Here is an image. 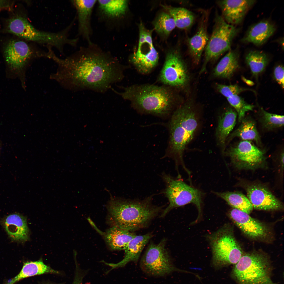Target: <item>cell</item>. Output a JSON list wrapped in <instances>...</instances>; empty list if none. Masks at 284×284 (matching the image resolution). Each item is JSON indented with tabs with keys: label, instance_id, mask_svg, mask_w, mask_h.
I'll return each mask as SVG.
<instances>
[{
	"label": "cell",
	"instance_id": "cell-1",
	"mask_svg": "<svg viewBox=\"0 0 284 284\" xmlns=\"http://www.w3.org/2000/svg\"><path fill=\"white\" fill-rule=\"evenodd\" d=\"M49 58L57 64L50 78L65 89L103 93L123 78L124 67L118 60L92 43L65 59L53 52Z\"/></svg>",
	"mask_w": 284,
	"mask_h": 284
},
{
	"label": "cell",
	"instance_id": "cell-2",
	"mask_svg": "<svg viewBox=\"0 0 284 284\" xmlns=\"http://www.w3.org/2000/svg\"><path fill=\"white\" fill-rule=\"evenodd\" d=\"M194 107L191 101L179 106L173 112L167 124L169 138L162 158L172 159L178 174L179 173V168L181 166L187 173L190 172L185 165L183 156L199 126L198 117Z\"/></svg>",
	"mask_w": 284,
	"mask_h": 284
},
{
	"label": "cell",
	"instance_id": "cell-3",
	"mask_svg": "<svg viewBox=\"0 0 284 284\" xmlns=\"http://www.w3.org/2000/svg\"><path fill=\"white\" fill-rule=\"evenodd\" d=\"M173 88L151 84H135L115 92L130 102L139 114L169 118L176 108L177 99Z\"/></svg>",
	"mask_w": 284,
	"mask_h": 284
},
{
	"label": "cell",
	"instance_id": "cell-4",
	"mask_svg": "<svg viewBox=\"0 0 284 284\" xmlns=\"http://www.w3.org/2000/svg\"><path fill=\"white\" fill-rule=\"evenodd\" d=\"M153 196L142 200L111 197L107 208L115 226L130 231L147 226L163 210L153 204Z\"/></svg>",
	"mask_w": 284,
	"mask_h": 284
},
{
	"label": "cell",
	"instance_id": "cell-5",
	"mask_svg": "<svg viewBox=\"0 0 284 284\" xmlns=\"http://www.w3.org/2000/svg\"><path fill=\"white\" fill-rule=\"evenodd\" d=\"M161 177L165 184L161 192L168 199V205L163 210L160 217L165 216L174 208L192 203L197 209L198 215L196 222L200 219L205 193L198 189L189 185L181 178H175L163 173Z\"/></svg>",
	"mask_w": 284,
	"mask_h": 284
},
{
	"label": "cell",
	"instance_id": "cell-6",
	"mask_svg": "<svg viewBox=\"0 0 284 284\" xmlns=\"http://www.w3.org/2000/svg\"><path fill=\"white\" fill-rule=\"evenodd\" d=\"M271 269L266 256L252 253L242 256L232 275L239 284H274L270 277Z\"/></svg>",
	"mask_w": 284,
	"mask_h": 284
},
{
	"label": "cell",
	"instance_id": "cell-7",
	"mask_svg": "<svg viewBox=\"0 0 284 284\" xmlns=\"http://www.w3.org/2000/svg\"><path fill=\"white\" fill-rule=\"evenodd\" d=\"M215 19L212 33L205 49L201 73L204 71L209 62L231 49L232 41L239 32V28L227 23L221 16L217 14Z\"/></svg>",
	"mask_w": 284,
	"mask_h": 284
},
{
	"label": "cell",
	"instance_id": "cell-8",
	"mask_svg": "<svg viewBox=\"0 0 284 284\" xmlns=\"http://www.w3.org/2000/svg\"><path fill=\"white\" fill-rule=\"evenodd\" d=\"M212 253V262L217 267L236 264L242 250L231 233L222 227L207 236Z\"/></svg>",
	"mask_w": 284,
	"mask_h": 284
},
{
	"label": "cell",
	"instance_id": "cell-9",
	"mask_svg": "<svg viewBox=\"0 0 284 284\" xmlns=\"http://www.w3.org/2000/svg\"><path fill=\"white\" fill-rule=\"evenodd\" d=\"M166 241L164 238L158 244L151 242L148 246L140 263L141 270L147 275L160 277L175 271L185 272L173 264L166 248Z\"/></svg>",
	"mask_w": 284,
	"mask_h": 284
},
{
	"label": "cell",
	"instance_id": "cell-10",
	"mask_svg": "<svg viewBox=\"0 0 284 284\" xmlns=\"http://www.w3.org/2000/svg\"><path fill=\"white\" fill-rule=\"evenodd\" d=\"M46 52L33 48L22 40H12L7 44L4 55L9 68L21 77L23 87L25 88L26 70L32 61L40 57H46Z\"/></svg>",
	"mask_w": 284,
	"mask_h": 284
},
{
	"label": "cell",
	"instance_id": "cell-11",
	"mask_svg": "<svg viewBox=\"0 0 284 284\" xmlns=\"http://www.w3.org/2000/svg\"><path fill=\"white\" fill-rule=\"evenodd\" d=\"M252 141L241 140L226 149L223 154L238 168L253 169L263 166L266 161L265 151Z\"/></svg>",
	"mask_w": 284,
	"mask_h": 284
},
{
	"label": "cell",
	"instance_id": "cell-12",
	"mask_svg": "<svg viewBox=\"0 0 284 284\" xmlns=\"http://www.w3.org/2000/svg\"><path fill=\"white\" fill-rule=\"evenodd\" d=\"M158 78L164 85L173 88H181L187 84V69L178 51L171 50L166 54Z\"/></svg>",
	"mask_w": 284,
	"mask_h": 284
},
{
	"label": "cell",
	"instance_id": "cell-13",
	"mask_svg": "<svg viewBox=\"0 0 284 284\" xmlns=\"http://www.w3.org/2000/svg\"><path fill=\"white\" fill-rule=\"evenodd\" d=\"M246 187L247 198L253 208L265 210L282 209V202L263 185L254 183L248 185Z\"/></svg>",
	"mask_w": 284,
	"mask_h": 284
},
{
	"label": "cell",
	"instance_id": "cell-14",
	"mask_svg": "<svg viewBox=\"0 0 284 284\" xmlns=\"http://www.w3.org/2000/svg\"><path fill=\"white\" fill-rule=\"evenodd\" d=\"M253 0H224L218 1L222 17L227 23L233 25L240 23L246 13L255 2Z\"/></svg>",
	"mask_w": 284,
	"mask_h": 284
},
{
	"label": "cell",
	"instance_id": "cell-15",
	"mask_svg": "<svg viewBox=\"0 0 284 284\" xmlns=\"http://www.w3.org/2000/svg\"><path fill=\"white\" fill-rule=\"evenodd\" d=\"M229 215L240 229L248 236L260 238L266 235L267 230L265 226L248 214L233 208L230 211Z\"/></svg>",
	"mask_w": 284,
	"mask_h": 284
},
{
	"label": "cell",
	"instance_id": "cell-16",
	"mask_svg": "<svg viewBox=\"0 0 284 284\" xmlns=\"http://www.w3.org/2000/svg\"><path fill=\"white\" fill-rule=\"evenodd\" d=\"M203 13L196 32L187 40L189 53L194 62L197 64L200 60L209 39L207 31L208 14L206 12Z\"/></svg>",
	"mask_w": 284,
	"mask_h": 284
},
{
	"label": "cell",
	"instance_id": "cell-17",
	"mask_svg": "<svg viewBox=\"0 0 284 284\" xmlns=\"http://www.w3.org/2000/svg\"><path fill=\"white\" fill-rule=\"evenodd\" d=\"M152 236V234L150 233L136 235L129 242L124 250L125 256L122 260L116 263L104 262L105 265L111 267L110 270L106 272V274L114 269L124 267L130 262L136 263L143 250Z\"/></svg>",
	"mask_w": 284,
	"mask_h": 284
},
{
	"label": "cell",
	"instance_id": "cell-18",
	"mask_svg": "<svg viewBox=\"0 0 284 284\" xmlns=\"http://www.w3.org/2000/svg\"><path fill=\"white\" fill-rule=\"evenodd\" d=\"M237 120L236 112L230 107L226 109L219 117L215 136L217 145L223 154L226 149L227 139L232 132Z\"/></svg>",
	"mask_w": 284,
	"mask_h": 284
},
{
	"label": "cell",
	"instance_id": "cell-19",
	"mask_svg": "<svg viewBox=\"0 0 284 284\" xmlns=\"http://www.w3.org/2000/svg\"><path fill=\"white\" fill-rule=\"evenodd\" d=\"M97 2L95 0L72 1L77 12L79 34L89 44L92 43L90 39L92 30L91 17L93 10Z\"/></svg>",
	"mask_w": 284,
	"mask_h": 284
},
{
	"label": "cell",
	"instance_id": "cell-20",
	"mask_svg": "<svg viewBox=\"0 0 284 284\" xmlns=\"http://www.w3.org/2000/svg\"><path fill=\"white\" fill-rule=\"evenodd\" d=\"M276 30L275 25L271 22L263 20L251 26L241 40L244 43L260 46L267 41Z\"/></svg>",
	"mask_w": 284,
	"mask_h": 284
},
{
	"label": "cell",
	"instance_id": "cell-21",
	"mask_svg": "<svg viewBox=\"0 0 284 284\" xmlns=\"http://www.w3.org/2000/svg\"><path fill=\"white\" fill-rule=\"evenodd\" d=\"M2 224L12 240L21 241L28 240L29 230L24 217L17 214L10 215L3 220Z\"/></svg>",
	"mask_w": 284,
	"mask_h": 284
},
{
	"label": "cell",
	"instance_id": "cell-22",
	"mask_svg": "<svg viewBox=\"0 0 284 284\" xmlns=\"http://www.w3.org/2000/svg\"><path fill=\"white\" fill-rule=\"evenodd\" d=\"M240 123L239 126L231 133L227 139L226 147L233 139L237 137L241 140L252 141L261 147L262 143L255 120L250 116H246Z\"/></svg>",
	"mask_w": 284,
	"mask_h": 284
},
{
	"label": "cell",
	"instance_id": "cell-23",
	"mask_svg": "<svg viewBox=\"0 0 284 284\" xmlns=\"http://www.w3.org/2000/svg\"><path fill=\"white\" fill-rule=\"evenodd\" d=\"M238 48L231 49L220 60L215 67V77L229 79L239 68V53Z\"/></svg>",
	"mask_w": 284,
	"mask_h": 284
},
{
	"label": "cell",
	"instance_id": "cell-24",
	"mask_svg": "<svg viewBox=\"0 0 284 284\" xmlns=\"http://www.w3.org/2000/svg\"><path fill=\"white\" fill-rule=\"evenodd\" d=\"M105 241L112 249L125 250L130 240L136 235L129 231L114 226L104 234Z\"/></svg>",
	"mask_w": 284,
	"mask_h": 284
},
{
	"label": "cell",
	"instance_id": "cell-25",
	"mask_svg": "<svg viewBox=\"0 0 284 284\" xmlns=\"http://www.w3.org/2000/svg\"><path fill=\"white\" fill-rule=\"evenodd\" d=\"M60 274L59 272L45 264L42 260L24 263L19 274L6 284H13L25 278L45 273Z\"/></svg>",
	"mask_w": 284,
	"mask_h": 284
},
{
	"label": "cell",
	"instance_id": "cell-26",
	"mask_svg": "<svg viewBox=\"0 0 284 284\" xmlns=\"http://www.w3.org/2000/svg\"><path fill=\"white\" fill-rule=\"evenodd\" d=\"M97 2L100 12L109 19L120 18L125 14L128 7L126 0H98Z\"/></svg>",
	"mask_w": 284,
	"mask_h": 284
},
{
	"label": "cell",
	"instance_id": "cell-27",
	"mask_svg": "<svg viewBox=\"0 0 284 284\" xmlns=\"http://www.w3.org/2000/svg\"><path fill=\"white\" fill-rule=\"evenodd\" d=\"M212 192L235 209L248 214L253 210V207L248 198L242 193L235 192Z\"/></svg>",
	"mask_w": 284,
	"mask_h": 284
},
{
	"label": "cell",
	"instance_id": "cell-28",
	"mask_svg": "<svg viewBox=\"0 0 284 284\" xmlns=\"http://www.w3.org/2000/svg\"><path fill=\"white\" fill-rule=\"evenodd\" d=\"M245 61L253 76L257 77L265 70L269 61L267 55L262 51H250L245 57Z\"/></svg>",
	"mask_w": 284,
	"mask_h": 284
},
{
	"label": "cell",
	"instance_id": "cell-29",
	"mask_svg": "<svg viewBox=\"0 0 284 284\" xmlns=\"http://www.w3.org/2000/svg\"><path fill=\"white\" fill-rule=\"evenodd\" d=\"M257 117L262 129L266 131H273L284 126L283 115L268 112L262 108L259 109Z\"/></svg>",
	"mask_w": 284,
	"mask_h": 284
},
{
	"label": "cell",
	"instance_id": "cell-30",
	"mask_svg": "<svg viewBox=\"0 0 284 284\" xmlns=\"http://www.w3.org/2000/svg\"><path fill=\"white\" fill-rule=\"evenodd\" d=\"M169 14L172 17L176 27L179 28L187 29L194 23L195 17L193 13L183 7H166Z\"/></svg>",
	"mask_w": 284,
	"mask_h": 284
},
{
	"label": "cell",
	"instance_id": "cell-31",
	"mask_svg": "<svg viewBox=\"0 0 284 284\" xmlns=\"http://www.w3.org/2000/svg\"><path fill=\"white\" fill-rule=\"evenodd\" d=\"M154 28L159 34L167 35L175 28L174 20L169 13L163 12L161 13L154 22Z\"/></svg>",
	"mask_w": 284,
	"mask_h": 284
},
{
	"label": "cell",
	"instance_id": "cell-32",
	"mask_svg": "<svg viewBox=\"0 0 284 284\" xmlns=\"http://www.w3.org/2000/svg\"><path fill=\"white\" fill-rule=\"evenodd\" d=\"M228 101L236 112L237 120L240 123L246 116L247 112L253 110L254 106L247 103L238 95L227 98Z\"/></svg>",
	"mask_w": 284,
	"mask_h": 284
},
{
	"label": "cell",
	"instance_id": "cell-33",
	"mask_svg": "<svg viewBox=\"0 0 284 284\" xmlns=\"http://www.w3.org/2000/svg\"><path fill=\"white\" fill-rule=\"evenodd\" d=\"M216 86L219 92L227 98L238 95L245 91H253L251 89L241 87L237 84L226 85L219 84H217Z\"/></svg>",
	"mask_w": 284,
	"mask_h": 284
},
{
	"label": "cell",
	"instance_id": "cell-34",
	"mask_svg": "<svg viewBox=\"0 0 284 284\" xmlns=\"http://www.w3.org/2000/svg\"><path fill=\"white\" fill-rule=\"evenodd\" d=\"M284 68L282 65H278L275 68L273 71L274 77L283 88H284Z\"/></svg>",
	"mask_w": 284,
	"mask_h": 284
},
{
	"label": "cell",
	"instance_id": "cell-35",
	"mask_svg": "<svg viewBox=\"0 0 284 284\" xmlns=\"http://www.w3.org/2000/svg\"><path fill=\"white\" fill-rule=\"evenodd\" d=\"M76 263L75 274L72 284H82L83 279L87 274L88 270L82 269Z\"/></svg>",
	"mask_w": 284,
	"mask_h": 284
},
{
	"label": "cell",
	"instance_id": "cell-36",
	"mask_svg": "<svg viewBox=\"0 0 284 284\" xmlns=\"http://www.w3.org/2000/svg\"><path fill=\"white\" fill-rule=\"evenodd\" d=\"M8 4V2L6 1L0 0V8L7 7Z\"/></svg>",
	"mask_w": 284,
	"mask_h": 284
},
{
	"label": "cell",
	"instance_id": "cell-37",
	"mask_svg": "<svg viewBox=\"0 0 284 284\" xmlns=\"http://www.w3.org/2000/svg\"><path fill=\"white\" fill-rule=\"evenodd\" d=\"M244 80L245 82H246V83L247 84L252 85L253 84V82L250 80L246 79L245 78H244Z\"/></svg>",
	"mask_w": 284,
	"mask_h": 284
},
{
	"label": "cell",
	"instance_id": "cell-38",
	"mask_svg": "<svg viewBox=\"0 0 284 284\" xmlns=\"http://www.w3.org/2000/svg\"></svg>",
	"mask_w": 284,
	"mask_h": 284
}]
</instances>
